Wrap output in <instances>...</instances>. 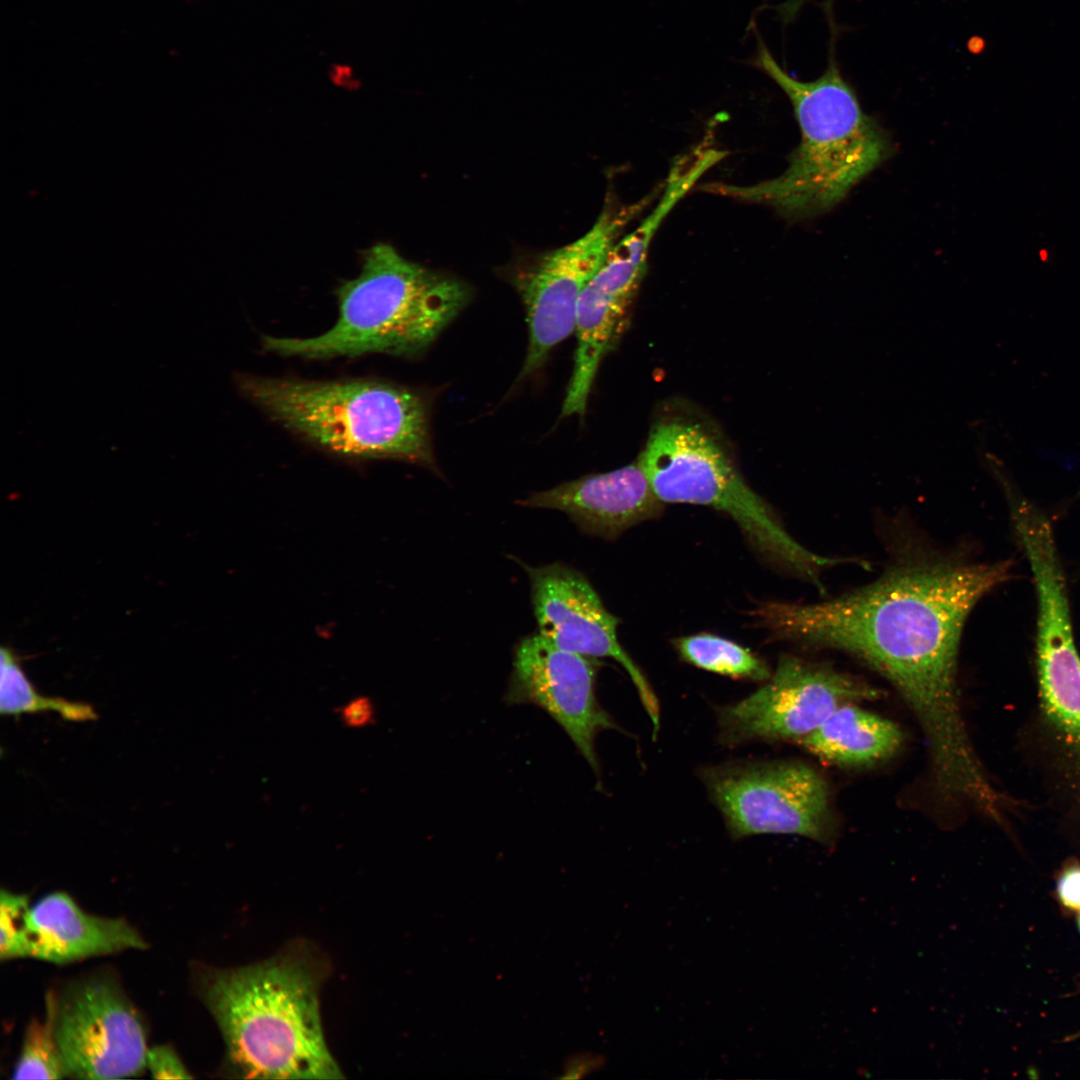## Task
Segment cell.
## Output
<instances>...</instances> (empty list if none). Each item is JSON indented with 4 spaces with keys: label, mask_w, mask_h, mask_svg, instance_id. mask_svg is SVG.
<instances>
[{
    "label": "cell",
    "mask_w": 1080,
    "mask_h": 1080,
    "mask_svg": "<svg viewBox=\"0 0 1080 1080\" xmlns=\"http://www.w3.org/2000/svg\"><path fill=\"white\" fill-rule=\"evenodd\" d=\"M1010 571L1009 561L902 560L838 598L767 602L753 613L776 639L846 652L890 681L924 731L935 788L952 793L972 787L983 774L959 704L962 630L976 603Z\"/></svg>",
    "instance_id": "1"
},
{
    "label": "cell",
    "mask_w": 1080,
    "mask_h": 1080,
    "mask_svg": "<svg viewBox=\"0 0 1080 1080\" xmlns=\"http://www.w3.org/2000/svg\"><path fill=\"white\" fill-rule=\"evenodd\" d=\"M329 971L326 957L304 940L250 965L202 969L198 992L225 1043L224 1071L236 1078H343L320 1015Z\"/></svg>",
    "instance_id": "2"
},
{
    "label": "cell",
    "mask_w": 1080,
    "mask_h": 1080,
    "mask_svg": "<svg viewBox=\"0 0 1080 1080\" xmlns=\"http://www.w3.org/2000/svg\"><path fill=\"white\" fill-rule=\"evenodd\" d=\"M750 64L786 94L800 129V142L778 176L750 185L710 182L702 192L773 208L791 219L823 213L838 204L863 177L889 155L890 144L866 114L843 78L831 41L820 77L800 81L787 73L755 30Z\"/></svg>",
    "instance_id": "3"
},
{
    "label": "cell",
    "mask_w": 1080,
    "mask_h": 1080,
    "mask_svg": "<svg viewBox=\"0 0 1080 1080\" xmlns=\"http://www.w3.org/2000/svg\"><path fill=\"white\" fill-rule=\"evenodd\" d=\"M471 288L379 243L364 255L360 274L337 290L339 316L310 338L262 337L265 351L306 359L371 353L416 356L465 308Z\"/></svg>",
    "instance_id": "4"
},
{
    "label": "cell",
    "mask_w": 1080,
    "mask_h": 1080,
    "mask_svg": "<svg viewBox=\"0 0 1080 1080\" xmlns=\"http://www.w3.org/2000/svg\"><path fill=\"white\" fill-rule=\"evenodd\" d=\"M239 391L299 438L343 458L433 468L428 406L417 392L370 380L237 377Z\"/></svg>",
    "instance_id": "5"
},
{
    "label": "cell",
    "mask_w": 1080,
    "mask_h": 1080,
    "mask_svg": "<svg viewBox=\"0 0 1080 1080\" xmlns=\"http://www.w3.org/2000/svg\"><path fill=\"white\" fill-rule=\"evenodd\" d=\"M703 778L735 839L757 834L831 839L829 788L806 764L780 761L717 767L704 771Z\"/></svg>",
    "instance_id": "6"
},
{
    "label": "cell",
    "mask_w": 1080,
    "mask_h": 1080,
    "mask_svg": "<svg viewBox=\"0 0 1080 1080\" xmlns=\"http://www.w3.org/2000/svg\"><path fill=\"white\" fill-rule=\"evenodd\" d=\"M638 463L663 503L709 506L729 515L749 537L771 521L770 506L697 424L670 420L654 425Z\"/></svg>",
    "instance_id": "7"
},
{
    "label": "cell",
    "mask_w": 1080,
    "mask_h": 1080,
    "mask_svg": "<svg viewBox=\"0 0 1080 1080\" xmlns=\"http://www.w3.org/2000/svg\"><path fill=\"white\" fill-rule=\"evenodd\" d=\"M878 689L830 666L781 656L760 689L721 707V741L735 746L750 741H798L847 704L874 700Z\"/></svg>",
    "instance_id": "8"
},
{
    "label": "cell",
    "mask_w": 1080,
    "mask_h": 1080,
    "mask_svg": "<svg viewBox=\"0 0 1080 1080\" xmlns=\"http://www.w3.org/2000/svg\"><path fill=\"white\" fill-rule=\"evenodd\" d=\"M608 203L577 240L550 251L516 279L529 329L527 355L519 379L537 371L552 348L575 329L579 297L628 224L652 201Z\"/></svg>",
    "instance_id": "9"
},
{
    "label": "cell",
    "mask_w": 1080,
    "mask_h": 1080,
    "mask_svg": "<svg viewBox=\"0 0 1080 1080\" xmlns=\"http://www.w3.org/2000/svg\"><path fill=\"white\" fill-rule=\"evenodd\" d=\"M55 1031L69 1077L121 1079L147 1069L143 1021L111 976L84 977L55 994Z\"/></svg>",
    "instance_id": "10"
},
{
    "label": "cell",
    "mask_w": 1080,
    "mask_h": 1080,
    "mask_svg": "<svg viewBox=\"0 0 1080 1080\" xmlns=\"http://www.w3.org/2000/svg\"><path fill=\"white\" fill-rule=\"evenodd\" d=\"M597 658L563 650L539 633L523 637L514 649L513 669L504 700L543 709L565 731L596 775L600 766L596 736L617 724L597 700Z\"/></svg>",
    "instance_id": "11"
},
{
    "label": "cell",
    "mask_w": 1080,
    "mask_h": 1080,
    "mask_svg": "<svg viewBox=\"0 0 1080 1080\" xmlns=\"http://www.w3.org/2000/svg\"><path fill=\"white\" fill-rule=\"evenodd\" d=\"M524 569L530 581L538 633L563 650L617 661L634 683L655 735L660 722L657 698L619 643L617 618L605 608L588 579L560 562L539 567L524 565Z\"/></svg>",
    "instance_id": "12"
},
{
    "label": "cell",
    "mask_w": 1080,
    "mask_h": 1080,
    "mask_svg": "<svg viewBox=\"0 0 1080 1080\" xmlns=\"http://www.w3.org/2000/svg\"><path fill=\"white\" fill-rule=\"evenodd\" d=\"M519 504L566 513L586 534L615 539L628 528L658 517L663 502L637 462L535 492Z\"/></svg>",
    "instance_id": "13"
},
{
    "label": "cell",
    "mask_w": 1080,
    "mask_h": 1080,
    "mask_svg": "<svg viewBox=\"0 0 1080 1080\" xmlns=\"http://www.w3.org/2000/svg\"><path fill=\"white\" fill-rule=\"evenodd\" d=\"M643 277L611 256L582 291L576 310L573 372L561 416L585 413L597 370L622 329Z\"/></svg>",
    "instance_id": "14"
},
{
    "label": "cell",
    "mask_w": 1080,
    "mask_h": 1080,
    "mask_svg": "<svg viewBox=\"0 0 1080 1080\" xmlns=\"http://www.w3.org/2000/svg\"><path fill=\"white\" fill-rule=\"evenodd\" d=\"M26 947L27 957L64 964L143 949L146 942L126 920L89 914L65 892H54L31 906Z\"/></svg>",
    "instance_id": "15"
},
{
    "label": "cell",
    "mask_w": 1080,
    "mask_h": 1080,
    "mask_svg": "<svg viewBox=\"0 0 1080 1080\" xmlns=\"http://www.w3.org/2000/svg\"><path fill=\"white\" fill-rule=\"evenodd\" d=\"M903 734L892 721L855 704L837 709L797 743L822 760L846 767H866L893 756Z\"/></svg>",
    "instance_id": "16"
},
{
    "label": "cell",
    "mask_w": 1080,
    "mask_h": 1080,
    "mask_svg": "<svg viewBox=\"0 0 1080 1080\" xmlns=\"http://www.w3.org/2000/svg\"><path fill=\"white\" fill-rule=\"evenodd\" d=\"M1045 722L1080 782V655L1036 662Z\"/></svg>",
    "instance_id": "17"
},
{
    "label": "cell",
    "mask_w": 1080,
    "mask_h": 1080,
    "mask_svg": "<svg viewBox=\"0 0 1080 1080\" xmlns=\"http://www.w3.org/2000/svg\"><path fill=\"white\" fill-rule=\"evenodd\" d=\"M686 662L736 679L767 681L771 671L767 664L749 649L713 634L701 633L674 641Z\"/></svg>",
    "instance_id": "18"
},
{
    "label": "cell",
    "mask_w": 1080,
    "mask_h": 1080,
    "mask_svg": "<svg viewBox=\"0 0 1080 1080\" xmlns=\"http://www.w3.org/2000/svg\"><path fill=\"white\" fill-rule=\"evenodd\" d=\"M42 711L57 712L62 718L75 721H93L97 714L90 704L69 701L64 698L46 697L36 692L16 656L8 648H1L0 712L3 715H20Z\"/></svg>",
    "instance_id": "19"
},
{
    "label": "cell",
    "mask_w": 1080,
    "mask_h": 1080,
    "mask_svg": "<svg viewBox=\"0 0 1080 1080\" xmlns=\"http://www.w3.org/2000/svg\"><path fill=\"white\" fill-rule=\"evenodd\" d=\"M66 1076L55 1031V994L50 992L44 1019H33L26 1029L12 1078L62 1079Z\"/></svg>",
    "instance_id": "20"
},
{
    "label": "cell",
    "mask_w": 1080,
    "mask_h": 1080,
    "mask_svg": "<svg viewBox=\"0 0 1080 1080\" xmlns=\"http://www.w3.org/2000/svg\"><path fill=\"white\" fill-rule=\"evenodd\" d=\"M31 906L26 895L5 889L0 895V958L27 957L26 936Z\"/></svg>",
    "instance_id": "21"
},
{
    "label": "cell",
    "mask_w": 1080,
    "mask_h": 1080,
    "mask_svg": "<svg viewBox=\"0 0 1080 1080\" xmlns=\"http://www.w3.org/2000/svg\"><path fill=\"white\" fill-rule=\"evenodd\" d=\"M1055 897L1065 915L1080 912V863H1067L1057 873Z\"/></svg>",
    "instance_id": "22"
},
{
    "label": "cell",
    "mask_w": 1080,
    "mask_h": 1080,
    "mask_svg": "<svg viewBox=\"0 0 1080 1080\" xmlns=\"http://www.w3.org/2000/svg\"><path fill=\"white\" fill-rule=\"evenodd\" d=\"M146 1068L156 1079H189L191 1074L176 1051L169 1045H159L148 1050Z\"/></svg>",
    "instance_id": "23"
},
{
    "label": "cell",
    "mask_w": 1080,
    "mask_h": 1080,
    "mask_svg": "<svg viewBox=\"0 0 1080 1080\" xmlns=\"http://www.w3.org/2000/svg\"><path fill=\"white\" fill-rule=\"evenodd\" d=\"M338 716L347 728L360 729L370 726L376 719V709L367 696L350 699L338 709Z\"/></svg>",
    "instance_id": "24"
},
{
    "label": "cell",
    "mask_w": 1080,
    "mask_h": 1080,
    "mask_svg": "<svg viewBox=\"0 0 1080 1080\" xmlns=\"http://www.w3.org/2000/svg\"><path fill=\"white\" fill-rule=\"evenodd\" d=\"M808 1L809 0H786L777 5L775 7V10L777 11L778 15L784 23H789L797 17L801 8Z\"/></svg>",
    "instance_id": "25"
},
{
    "label": "cell",
    "mask_w": 1080,
    "mask_h": 1080,
    "mask_svg": "<svg viewBox=\"0 0 1080 1080\" xmlns=\"http://www.w3.org/2000/svg\"><path fill=\"white\" fill-rule=\"evenodd\" d=\"M1076 915H1077V925H1078V929H1079V932H1080V912L1077 913Z\"/></svg>",
    "instance_id": "26"
}]
</instances>
